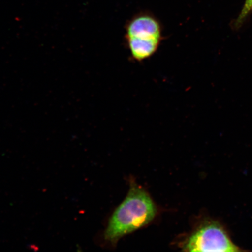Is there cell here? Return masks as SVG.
<instances>
[{
    "instance_id": "obj_4",
    "label": "cell",
    "mask_w": 252,
    "mask_h": 252,
    "mask_svg": "<svg viewBox=\"0 0 252 252\" xmlns=\"http://www.w3.org/2000/svg\"><path fill=\"white\" fill-rule=\"evenodd\" d=\"M252 12V0H246L243 8L241 13L236 19L235 23V28H239L245 21L246 18Z\"/></svg>"
},
{
    "instance_id": "obj_3",
    "label": "cell",
    "mask_w": 252,
    "mask_h": 252,
    "mask_svg": "<svg viewBox=\"0 0 252 252\" xmlns=\"http://www.w3.org/2000/svg\"><path fill=\"white\" fill-rule=\"evenodd\" d=\"M183 251L187 252L242 251L232 242L227 230L219 220L201 219L190 234L181 243Z\"/></svg>"
},
{
    "instance_id": "obj_2",
    "label": "cell",
    "mask_w": 252,
    "mask_h": 252,
    "mask_svg": "<svg viewBox=\"0 0 252 252\" xmlns=\"http://www.w3.org/2000/svg\"><path fill=\"white\" fill-rule=\"evenodd\" d=\"M125 39L132 59L147 61L157 52L163 39V27L155 15L141 12L127 21Z\"/></svg>"
},
{
    "instance_id": "obj_1",
    "label": "cell",
    "mask_w": 252,
    "mask_h": 252,
    "mask_svg": "<svg viewBox=\"0 0 252 252\" xmlns=\"http://www.w3.org/2000/svg\"><path fill=\"white\" fill-rule=\"evenodd\" d=\"M130 184L127 196L113 212L104 235L112 244L149 224L156 216V207L150 195L134 181Z\"/></svg>"
}]
</instances>
